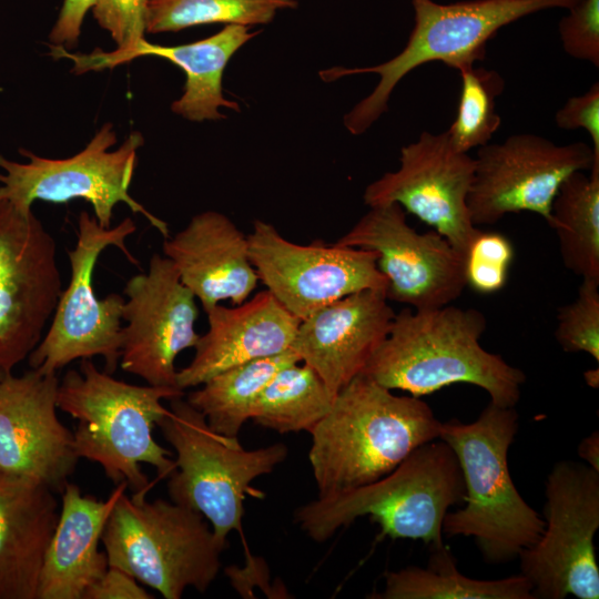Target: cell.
<instances>
[{
    "label": "cell",
    "mask_w": 599,
    "mask_h": 599,
    "mask_svg": "<svg viewBox=\"0 0 599 599\" xmlns=\"http://www.w3.org/2000/svg\"><path fill=\"white\" fill-rule=\"evenodd\" d=\"M486 327L485 315L473 307L404 308L362 374L415 397L470 384L494 404L515 407L526 375L480 345Z\"/></svg>",
    "instance_id": "obj_1"
},
{
    "label": "cell",
    "mask_w": 599,
    "mask_h": 599,
    "mask_svg": "<svg viewBox=\"0 0 599 599\" xmlns=\"http://www.w3.org/2000/svg\"><path fill=\"white\" fill-rule=\"evenodd\" d=\"M440 427L419 397L397 396L359 374L336 394L311 430L308 459L318 497L384 477L414 449L438 439Z\"/></svg>",
    "instance_id": "obj_2"
},
{
    "label": "cell",
    "mask_w": 599,
    "mask_h": 599,
    "mask_svg": "<svg viewBox=\"0 0 599 599\" xmlns=\"http://www.w3.org/2000/svg\"><path fill=\"white\" fill-rule=\"evenodd\" d=\"M180 396V388L119 380L87 358L59 382L57 405L78 420V457L99 464L113 484L125 483L133 494L146 495L154 481L141 464L156 468L158 479L176 468L171 451L154 440L153 428L167 412L162 400Z\"/></svg>",
    "instance_id": "obj_3"
},
{
    "label": "cell",
    "mask_w": 599,
    "mask_h": 599,
    "mask_svg": "<svg viewBox=\"0 0 599 599\" xmlns=\"http://www.w3.org/2000/svg\"><path fill=\"white\" fill-rule=\"evenodd\" d=\"M518 419L515 407L490 402L475 422L450 419L440 427L439 439L454 450L465 486V506L446 514L443 534L473 537L489 564L518 557L545 528V520L521 497L508 468Z\"/></svg>",
    "instance_id": "obj_4"
},
{
    "label": "cell",
    "mask_w": 599,
    "mask_h": 599,
    "mask_svg": "<svg viewBox=\"0 0 599 599\" xmlns=\"http://www.w3.org/2000/svg\"><path fill=\"white\" fill-rule=\"evenodd\" d=\"M461 469L454 450L441 439L414 449L384 477L338 494L317 497L294 511V520L314 541L368 516L393 539L422 540L432 549L445 546L443 521L464 500Z\"/></svg>",
    "instance_id": "obj_5"
},
{
    "label": "cell",
    "mask_w": 599,
    "mask_h": 599,
    "mask_svg": "<svg viewBox=\"0 0 599 599\" xmlns=\"http://www.w3.org/2000/svg\"><path fill=\"white\" fill-rule=\"evenodd\" d=\"M410 1L414 27L397 55L373 67H334L319 72L325 82L363 73L379 75L374 90L344 116L345 128L354 135L367 131L387 111L393 90L414 69L434 61L456 70L476 64L484 59L488 40L502 27L539 11L569 9L580 0Z\"/></svg>",
    "instance_id": "obj_6"
},
{
    "label": "cell",
    "mask_w": 599,
    "mask_h": 599,
    "mask_svg": "<svg viewBox=\"0 0 599 599\" xmlns=\"http://www.w3.org/2000/svg\"><path fill=\"white\" fill-rule=\"evenodd\" d=\"M145 496L124 493L115 502L101 538L109 566L165 599H179L190 587L205 592L219 575L224 548L200 512Z\"/></svg>",
    "instance_id": "obj_7"
},
{
    "label": "cell",
    "mask_w": 599,
    "mask_h": 599,
    "mask_svg": "<svg viewBox=\"0 0 599 599\" xmlns=\"http://www.w3.org/2000/svg\"><path fill=\"white\" fill-rule=\"evenodd\" d=\"M169 402L166 414L158 422L176 454L169 495L173 502L206 518L216 541L225 548L230 532L242 529L243 502L251 483L272 473L285 460L288 449L276 443L246 450L237 437L213 432L183 396Z\"/></svg>",
    "instance_id": "obj_8"
},
{
    "label": "cell",
    "mask_w": 599,
    "mask_h": 599,
    "mask_svg": "<svg viewBox=\"0 0 599 599\" xmlns=\"http://www.w3.org/2000/svg\"><path fill=\"white\" fill-rule=\"evenodd\" d=\"M135 230L130 217L115 226L103 227L87 211L80 213L77 243L67 252L70 282L59 297L48 332L28 356L32 369L57 374L75 359L95 356L104 359L105 372L112 374L116 369L123 341L124 297L112 293L99 298L93 275L99 256L110 246L120 248L131 263L139 264L125 246L126 237Z\"/></svg>",
    "instance_id": "obj_9"
},
{
    "label": "cell",
    "mask_w": 599,
    "mask_h": 599,
    "mask_svg": "<svg viewBox=\"0 0 599 599\" xmlns=\"http://www.w3.org/2000/svg\"><path fill=\"white\" fill-rule=\"evenodd\" d=\"M116 134L106 122L87 146L67 159H48L20 149L28 162L9 160L0 153V200H6L22 212L32 211L40 200L67 203L73 199L89 202L94 217L103 227H110L113 209L124 203L143 215L164 238L169 237L167 224L149 212L130 195V185L138 163V151L144 140L133 131L115 150Z\"/></svg>",
    "instance_id": "obj_10"
},
{
    "label": "cell",
    "mask_w": 599,
    "mask_h": 599,
    "mask_svg": "<svg viewBox=\"0 0 599 599\" xmlns=\"http://www.w3.org/2000/svg\"><path fill=\"white\" fill-rule=\"evenodd\" d=\"M544 515L541 536L518 556L535 599H598L599 471L573 460L556 463L546 481Z\"/></svg>",
    "instance_id": "obj_11"
},
{
    "label": "cell",
    "mask_w": 599,
    "mask_h": 599,
    "mask_svg": "<svg viewBox=\"0 0 599 599\" xmlns=\"http://www.w3.org/2000/svg\"><path fill=\"white\" fill-rule=\"evenodd\" d=\"M62 293L57 244L42 222L0 200V368L40 343Z\"/></svg>",
    "instance_id": "obj_12"
},
{
    "label": "cell",
    "mask_w": 599,
    "mask_h": 599,
    "mask_svg": "<svg viewBox=\"0 0 599 599\" xmlns=\"http://www.w3.org/2000/svg\"><path fill=\"white\" fill-rule=\"evenodd\" d=\"M599 162L583 142L559 145L545 136L512 134L477 149L467 204L473 224L493 225L509 213L531 212L550 225L562 182Z\"/></svg>",
    "instance_id": "obj_13"
},
{
    "label": "cell",
    "mask_w": 599,
    "mask_h": 599,
    "mask_svg": "<svg viewBox=\"0 0 599 599\" xmlns=\"http://www.w3.org/2000/svg\"><path fill=\"white\" fill-rule=\"evenodd\" d=\"M250 257L260 282L300 321L347 295L387 290L372 250L286 240L263 220L247 235Z\"/></svg>",
    "instance_id": "obj_14"
},
{
    "label": "cell",
    "mask_w": 599,
    "mask_h": 599,
    "mask_svg": "<svg viewBox=\"0 0 599 599\" xmlns=\"http://www.w3.org/2000/svg\"><path fill=\"white\" fill-rule=\"evenodd\" d=\"M335 243L374 251L387 300L414 309L451 304L466 287L464 255L436 231L417 232L396 203L369 206Z\"/></svg>",
    "instance_id": "obj_15"
},
{
    "label": "cell",
    "mask_w": 599,
    "mask_h": 599,
    "mask_svg": "<svg viewBox=\"0 0 599 599\" xmlns=\"http://www.w3.org/2000/svg\"><path fill=\"white\" fill-rule=\"evenodd\" d=\"M475 158L457 150L447 131H424L400 149L399 167L369 183L363 194L369 206L396 203L449 241L464 256L477 232L467 199Z\"/></svg>",
    "instance_id": "obj_16"
},
{
    "label": "cell",
    "mask_w": 599,
    "mask_h": 599,
    "mask_svg": "<svg viewBox=\"0 0 599 599\" xmlns=\"http://www.w3.org/2000/svg\"><path fill=\"white\" fill-rule=\"evenodd\" d=\"M124 295L121 368L149 385L179 388L175 359L200 337L195 296L161 254L152 255L146 273L128 280Z\"/></svg>",
    "instance_id": "obj_17"
},
{
    "label": "cell",
    "mask_w": 599,
    "mask_h": 599,
    "mask_svg": "<svg viewBox=\"0 0 599 599\" xmlns=\"http://www.w3.org/2000/svg\"><path fill=\"white\" fill-rule=\"evenodd\" d=\"M57 374L30 369L0 382V470L61 494L79 457L73 433L57 415Z\"/></svg>",
    "instance_id": "obj_18"
},
{
    "label": "cell",
    "mask_w": 599,
    "mask_h": 599,
    "mask_svg": "<svg viewBox=\"0 0 599 599\" xmlns=\"http://www.w3.org/2000/svg\"><path fill=\"white\" fill-rule=\"evenodd\" d=\"M394 316L385 292H357L301 319L291 351L316 372L335 397L363 373L386 338Z\"/></svg>",
    "instance_id": "obj_19"
},
{
    "label": "cell",
    "mask_w": 599,
    "mask_h": 599,
    "mask_svg": "<svg viewBox=\"0 0 599 599\" xmlns=\"http://www.w3.org/2000/svg\"><path fill=\"white\" fill-rule=\"evenodd\" d=\"M255 35L256 32H251L250 27L225 24L217 33L186 44L160 45L142 39L129 50L106 52L95 49L82 54L71 53L63 47H52V54L70 59L77 74L114 68L144 55L166 59L182 69L186 78L183 93L173 101L171 110L194 122L216 121L226 118L219 111L220 108L240 110L236 102L223 95V72L234 53Z\"/></svg>",
    "instance_id": "obj_20"
},
{
    "label": "cell",
    "mask_w": 599,
    "mask_h": 599,
    "mask_svg": "<svg viewBox=\"0 0 599 599\" xmlns=\"http://www.w3.org/2000/svg\"><path fill=\"white\" fill-rule=\"evenodd\" d=\"M163 255L204 312L230 301L241 304L260 282L250 257L247 235L225 214L204 211L164 240Z\"/></svg>",
    "instance_id": "obj_21"
},
{
    "label": "cell",
    "mask_w": 599,
    "mask_h": 599,
    "mask_svg": "<svg viewBox=\"0 0 599 599\" xmlns=\"http://www.w3.org/2000/svg\"><path fill=\"white\" fill-rule=\"evenodd\" d=\"M205 313L207 331L200 335L190 364L176 374L182 390L230 367L291 349L301 322L267 290L241 304H217Z\"/></svg>",
    "instance_id": "obj_22"
},
{
    "label": "cell",
    "mask_w": 599,
    "mask_h": 599,
    "mask_svg": "<svg viewBox=\"0 0 599 599\" xmlns=\"http://www.w3.org/2000/svg\"><path fill=\"white\" fill-rule=\"evenodd\" d=\"M128 486L120 483L104 500L82 495L68 483L61 493L60 512L47 548L37 599H83L87 590L109 567L100 551L108 518Z\"/></svg>",
    "instance_id": "obj_23"
},
{
    "label": "cell",
    "mask_w": 599,
    "mask_h": 599,
    "mask_svg": "<svg viewBox=\"0 0 599 599\" xmlns=\"http://www.w3.org/2000/svg\"><path fill=\"white\" fill-rule=\"evenodd\" d=\"M59 512L55 493L0 470V599H37Z\"/></svg>",
    "instance_id": "obj_24"
},
{
    "label": "cell",
    "mask_w": 599,
    "mask_h": 599,
    "mask_svg": "<svg viewBox=\"0 0 599 599\" xmlns=\"http://www.w3.org/2000/svg\"><path fill=\"white\" fill-rule=\"evenodd\" d=\"M385 587L372 599H535L524 575L479 580L458 571L456 559L444 546L432 549L426 567H406L384 575Z\"/></svg>",
    "instance_id": "obj_25"
},
{
    "label": "cell",
    "mask_w": 599,
    "mask_h": 599,
    "mask_svg": "<svg viewBox=\"0 0 599 599\" xmlns=\"http://www.w3.org/2000/svg\"><path fill=\"white\" fill-rule=\"evenodd\" d=\"M296 362L300 358L288 349L230 367L191 392L186 400L205 417L213 432L237 437L270 380L280 369Z\"/></svg>",
    "instance_id": "obj_26"
},
{
    "label": "cell",
    "mask_w": 599,
    "mask_h": 599,
    "mask_svg": "<svg viewBox=\"0 0 599 599\" xmlns=\"http://www.w3.org/2000/svg\"><path fill=\"white\" fill-rule=\"evenodd\" d=\"M569 175L551 206L564 265L573 274L599 280V162Z\"/></svg>",
    "instance_id": "obj_27"
},
{
    "label": "cell",
    "mask_w": 599,
    "mask_h": 599,
    "mask_svg": "<svg viewBox=\"0 0 599 599\" xmlns=\"http://www.w3.org/2000/svg\"><path fill=\"white\" fill-rule=\"evenodd\" d=\"M334 396L308 365L280 369L262 390L251 419L280 434L309 432L329 410Z\"/></svg>",
    "instance_id": "obj_28"
},
{
    "label": "cell",
    "mask_w": 599,
    "mask_h": 599,
    "mask_svg": "<svg viewBox=\"0 0 599 599\" xmlns=\"http://www.w3.org/2000/svg\"><path fill=\"white\" fill-rule=\"evenodd\" d=\"M296 0H146L145 32H176L212 23L267 24Z\"/></svg>",
    "instance_id": "obj_29"
},
{
    "label": "cell",
    "mask_w": 599,
    "mask_h": 599,
    "mask_svg": "<svg viewBox=\"0 0 599 599\" xmlns=\"http://www.w3.org/2000/svg\"><path fill=\"white\" fill-rule=\"evenodd\" d=\"M461 87L456 116L447 131L454 146L468 153L489 143L501 124L496 112V98L505 89L502 77L495 70L467 64L457 70Z\"/></svg>",
    "instance_id": "obj_30"
},
{
    "label": "cell",
    "mask_w": 599,
    "mask_h": 599,
    "mask_svg": "<svg viewBox=\"0 0 599 599\" xmlns=\"http://www.w3.org/2000/svg\"><path fill=\"white\" fill-rule=\"evenodd\" d=\"M555 337L565 352H583L599 363L598 278H582L576 298L558 307Z\"/></svg>",
    "instance_id": "obj_31"
},
{
    "label": "cell",
    "mask_w": 599,
    "mask_h": 599,
    "mask_svg": "<svg viewBox=\"0 0 599 599\" xmlns=\"http://www.w3.org/2000/svg\"><path fill=\"white\" fill-rule=\"evenodd\" d=\"M514 257V245L506 235L478 229L464 256L466 286L485 295L501 291Z\"/></svg>",
    "instance_id": "obj_32"
},
{
    "label": "cell",
    "mask_w": 599,
    "mask_h": 599,
    "mask_svg": "<svg viewBox=\"0 0 599 599\" xmlns=\"http://www.w3.org/2000/svg\"><path fill=\"white\" fill-rule=\"evenodd\" d=\"M558 24L567 54L599 67V0H580Z\"/></svg>",
    "instance_id": "obj_33"
},
{
    "label": "cell",
    "mask_w": 599,
    "mask_h": 599,
    "mask_svg": "<svg viewBox=\"0 0 599 599\" xmlns=\"http://www.w3.org/2000/svg\"><path fill=\"white\" fill-rule=\"evenodd\" d=\"M91 9L116 50H129L144 39L146 0H95Z\"/></svg>",
    "instance_id": "obj_34"
},
{
    "label": "cell",
    "mask_w": 599,
    "mask_h": 599,
    "mask_svg": "<svg viewBox=\"0 0 599 599\" xmlns=\"http://www.w3.org/2000/svg\"><path fill=\"white\" fill-rule=\"evenodd\" d=\"M555 122L562 130L587 131L592 151L599 158V83L595 82L585 93L569 98L556 112Z\"/></svg>",
    "instance_id": "obj_35"
},
{
    "label": "cell",
    "mask_w": 599,
    "mask_h": 599,
    "mask_svg": "<svg viewBox=\"0 0 599 599\" xmlns=\"http://www.w3.org/2000/svg\"><path fill=\"white\" fill-rule=\"evenodd\" d=\"M138 580L128 572L109 566L105 572L87 590L83 599H151Z\"/></svg>",
    "instance_id": "obj_36"
},
{
    "label": "cell",
    "mask_w": 599,
    "mask_h": 599,
    "mask_svg": "<svg viewBox=\"0 0 599 599\" xmlns=\"http://www.w3.org/2000/svg\"><path fill=\"white\" fill-rule=\"evenodd\" d=\"M95 0H64L59 17L49 34L57 47L72 49L77 45L81 26Z\"/></svg>",
    "instance_id": "obj_37"
},
{
    "label": "cell",
    "mask_w": 599,
    "mask_h": 599,
    "mask_svg": "<svg viewBox=\"0 0 599 599\" xmlns=\"http://www.w3.org/2000/svg\"><path fill=\"white\" fill-rule=\"evenodd\" d=\"M577 453L589 467L599 471V433L598 430L585 437L578 445Z\"/></svg>",
    "instance_id": "obj_38"
},
{
    "label": "cell",
    "mask_w": 599,
    "mask_h": 599,
    "mask_svg": "<svg viewBox=\"0 0 599 599\" xmlns=\"http://www.w3.org/2000/svg\"><path fill=\"white\" fill-rule=\"evenodd\" d=\"M585 382L592 388H598L599 386V369H588L583 373Z\"/></svg>",
    "instance_id": "obj_39"
},
{
    "label": "cell",
    "mask_w": 599,
    "mask_h": 599,
    "mask_svg": "<svg viewBox=\"0 0 599 599\" xmlns=\"http://www.w3.org/2000/svg\"><path fill=\"white\" fill-rule=\"evenodd\" d=\"M9 374L7 372H4L3 369L0 368V382L4 378V376Z\"/></svg>",
    "instance_id": "obj_40"
}]
</instances>
